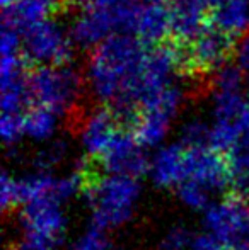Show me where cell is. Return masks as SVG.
Wrapping results in <instances>:
<instances>
[{
    "mask_svg": "<svg viewBox=\"0 0 249 250\" xmlns=\"http://www.w3.org/2000/svg\"><path fill=\"white\" fill-rule=\"evenodd\" d=\"M140 0H84L68 26L75 46L96 48L116 34L133 36Z\"/></svg>",
    "mask_w": 249,
    "mask_h": 250,
    "instance_id": "6da1fadb",
    "label": "cell"
},
{
    "mask_svg": "<svg viewBox=\"0 0 249 250\" xmlns=\"http://www.w3.org/2000/svg\"><path fill=\"white\" fill-rule=\"evenodd\" d=\"M86 87V77L72 65L31 66L27 90L33 105H41L57 116H72Z\"/></svg>",
    "mask_w": 249,
    "mask_h": 250,
    "instance_id": "7a4b0ae2",
    "label": "cell"
},
{
    "mask_svg": "<svg viewBox=\"0 0 249 250\" xmlns=\"http://www.w3.org/2000/svg\"><path fill=\"white\" fill-rule=\"evenodd\" d=\"M73 44L68 26L48 19L23 33V58L31 66H63L73 58Z\"/></svg>",
    "mask_w": 249,
    "mask_h": 250,
    "instance_id": "3957f363",
    "label": "cell"
},
{
    "mask_svg": "<svg viewBox=\"0 0 249 250\" xmlns=\"http://www.w3.org/2000/svg\"><path fill=\"white\" fill-rule=\"evenodd\" d=\"M87 198L94 204L97 228L103 230L104 227L120 225L132 213L133 201L136 199V182L128 175L104 177Z\"/></svg>",
    "mask_w": 249,
    "mask_h": 250,
    "instance_id": "277c9868",
    "label": "cell"
},
{
    "mask_svg": "<svg viewBox=\"0 0 249 250\" xmlns=\"http://www.w3.org/2000/svg\"><path fill=\"white\" fill-rule=\"evenodd\" d=\"M133 36L147 46H159L171 38V12L166 0H140Z\"/></svg>",
    "mask_w": 249,
    "mask_h": 250,
    "instance_id": "5b68a950",
    "label": "cell"
},
{
    "mask_svg": "<svg viewBox=\"0 0 249 250\" xmlns=\"http://www.w3.org/2000/svg\"><path fill=\"white\" fill-rule=\"evenodd\" d=\"M210 24L239 40L249 34V0H224L210 17Z\"/></svg>",
    "mask_w": 249,
    "mask_h": 250,
    "instance_id": "8992f818",
    "label": "cell"
},
{
    "mask_svg": "<svg viewBox=\"0 0 249 250\" xmlns=\"http://www.w3.org/2000/svg\"><path fill=\"white\" fill-rule=\"evenodd\" d=\"M152 174L160 186H180L184 182V146L171 145L160 150L152 164Z\"/></svg>",
    "mask_w": 249,
    "mask_h": 250,
    "instance_id": "52a82bcc",
    "label": "cell"
},
{
    "mask_svg": "<svg viewBox=\"0 0 249 250\" xmlns=\"http://www.w3.org/2000/svg\"><path fill=\"white\" fill-rule=\"evenodd\" d=\"M57 118L53 111L41 105H33L26 112L24 133L33 140H46L57 128Z\"/></svg>",
    "mask_w": 249,
    "mask_h": 250,
    "instance_id": "ba28073f",
    "label": "cell"
},
{
    "mask_svg": "<svg viewBox=\"0 0 249 250\" xmlns=\"http://www.w3.org/2000/svg\"><path fill=\"white\" fill-rule=\"evenodd\" d=\"M108 242L106 237L103 235L101 228H92V230L87 231L84 237L79 238L75 245V250H106Z\"/></svg>",
    "mask_w": 249,
    "mask_h": 250,
    "instance_id": "9c48e42d",
    "label": "cell"
},
{
    "mask_svg": "<svg viewBox=\"0 0 249 250\" xmlns=\"http://www.w3.org/2000/svg\"><path fill=\"white\" fill-rule=\"evenodd\" d=\"M236 65L243 72H249V34L243 38L236 50Z\"/></svg>",
    "mask_w": 249,
    "mask_h": 250,
    "instance_id": "30bf717a",
    "label": "cell"
},
{
    "mask_svg": "<svg viewBox=\"0 0 249 250\" xmlns=\"http://www.w3.org/2000/svg\"><path fill=\"white\" fill-rule=\"evenodd\" d=\"M188 240V235L184 230H174L167 235L166 242L162 244V250H180L186 244Z\"/></svg>",
    "mask_w": 249,
    "mask_h": 250,
    "instance_id": "8fae6325",
    "label": "cell"
},
{
    "mask_svg": "<svg viewBox=\"0 0 249 250\" xmlns=\"http://www.w3.org/2000/svg\"><path fill=\"white\" fill-rule=\"evenodd\" d=\"M72 2H73V5H75V9H77V7H79L80 3L84 2V0H72Z\"/></svg>",
    "mask_w": 249,
    "mask_h": 250,
    "instance_id": "7c38bea8",
    "label": "cell"
}]
</instances>
